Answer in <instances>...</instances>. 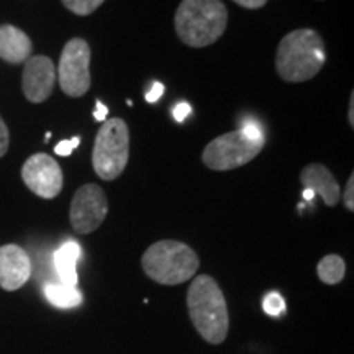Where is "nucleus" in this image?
Here are the masks:
<instances>
[{
    "mask_svg": "<svg viewBox=\"0 0 354 354\" xmlns=\"http://www.w3.org/2000/svg\"><path fill=\"white\" fill-rule=\"evenodd\" d=\"M189 317L198 335L210 344L227 339L230 315L227 300L216 281L210 276H197L187 290Z\"/></svg>",
    "mask_w": 354,
    "mask_h": 354,
    "instance_id": "nucleus-1",
    "label": "nucleus"
},
{
    "mask_svg": "<svg viewBox=\"0 0 354 354\" xmlns=\"http://www.w3.org/2000/svg\"><path fill=\"white\" fill-rule=\"evenodd\" d=\"M325 64V46L315 30L300 28L281 39L276 53V69L286 82H305Z\"/></svg>",
    "mask_w": 354,
    "mask_h": 354,
    "instance_id": "nucleus-2",
    "label": "nucleus"
},
{
    "mask_svg": "<svg viewBox=\"0 0 354 354\" xmlns=\"http://www.w3.org/2000/svg\"><path fill=\"white\" fill-rule=\"evenodd\" d=\"M228 10L221 0H183L174 17L176 33L190 48H205L221 38Z\"/></svg>",
    "mask_w": 354,
    "mask_h": 354,
    "instance_id": "nucleus-3",
    "label": "nucleus"
},
{
    "mask_svg": "<svg viewBox=\"0 0 354 354\" xmlns=\"http://www.w3.org/2000/svg\"><path fill=\"white\" fill-rule=\"evenodd\" d=\"M266 145L264 131L256 122H245L240 130L216 136L205 146L202 161L212 171H232L253 161Z\"/></svg>",
    "mask_w": 354,
    "mask_h": 354,
    "instance_id": "nucleus-4",
    "label": "nucleus"
},
{
    "mask_svg": "<svg viewBox=\"0 0 354 354\" xmlns=\"http://www.w3.org/2000/svg\"><path fill=\"white\" fill-rule=\"evenodd\" d=\"M141 266L146 276L158 284L177 286L196 276L201 261L196 251L185 243L162 240L145 251Z\"/></svg>",
    "mask_w": 354,
    "mask_h": 354,
    "instance_id": "nucleus-5",
    "label": "nucleus"
},
{
    "mask_svg": "<svg viewBox=\"0 0 354 354\" xmlns=\"http://www.w3.org/2000/svg\"><path fill=\"white\" fill-rule=\"evenodd\" d=\"M130 156V131L122 118L105 120L95 136L92 166L102 180H115L125 171Z\"/></svg>",
    "mask_w": 354,
    "mask_h": 354,
    "instance_id": "nucleus-6",
    "label": "nucleus"
},
{
    "mask_svg": "<svg viewBox=\"0 0 354 354\" xmlns=\"http://www.w3.org/2000/svg\"><path fill=\"white\" fill-rule=\"evenodd\" d=\"M91 46L86 39L73 38L66 43L57 66L59 87L69 97H82L91 88Z\"/></svg>",
    "mask_w": 354,
    "mask_h": 354,
    "instance_id": "nucleus-7",
    "label": "nucleus"
},
{
    "mask_svg": "<svg viewBox=\"0 0 354 354\" xmlns=\"http://www.w3.org/2000/svg\"><path fill=\"white\" fill-rule=\"evenodd\" d=\"M109 214V201L97 184H86L77 189L71 202L69 218L73 228L81 234L95 232Z\"/></svg>",
    "mask_w": 354,
    "mask_h": 354,
    "instance_id": "nucleus-8",
    "label": "nucleus"
},
{
    "mask_svg": "<svg viewBox=\"0 0 354 354\" xmlns=\"http://www.w3.org/2000/svg\"><path fill=\"white\" fill-rule=\"evenodd\" d=\"M21 179L26 187L41 198H55L63 189V171L51 156L33 154L21 167Z\"/></svg>",
    "mask_w": 354,
    "mask_h": 354,
    "instance_id": "nucleus-9",
    "label": "nucleus"
},
{
    "mask_svg": "<svg viewBox=\"0 0 354 354\" xmlns=\"http://www.w3.org/2000/svg\"><path fill=\"white\" fill-rule=\"evenodd\" d=\"M56 84L55 63L46 56L30 57L25 63L21 87L26 100L32 104H41L53 94Z\"/></svg>",
    "mask_w": 354,
    "mask_h": 354,
    "instance_id": "nucleus-10",
    "label": "nucleus"
},
{
    "mask_svg": "<svg viewBox=\"0 0 354 354\" xmlns=\"http://www.w3.org/2000/svg\"><path fill=\"white\" fill-rule=\"evenodd\" d=\"M32 276V261L19 245L0 246V287L3 290H19Z\"/></svg>",
    "mask_w": 354,
    "mask_h": 354,
    "instance_id": "nucleus-11",
    "label": "nucleus"
},
{
    "mask_svg": "<svg viewBox=\"0 0 354 354\" xmlns=\"http://www.w3.org/2000/svg\"><path fill=\"white\" fill-rule=\"evenodd\" d=\"M300 183L304 189L312 190L313 194L322 196L323 202L328 207H335L339 202V184L331 174L328 167L323 165H308L300 172Z\"/></svg>",
    "mask_w": 354,
    "mask_h": 354,
    "instance_id": "nucleus-12",
    "label": "nucleus"
},
{
    "mask_svg": "<svg viewBox=\"0 0 354 354\" xmlns=\"http://www.w3.org/2000/svg\"><path fill=\"white\" fill-rule=\"evenodd\" d=\"M33 44L28 35L13 25H0V57L7 63L19 64L30 59Z\"/></svg>",
    "mask_w": 354,
    "mask_h": 354,
    "instance_id": "nucleus-13",
    "label": "nucleus"
},
{
    "mask_svg": "<svg viewBox=\"0 0 354 354\" xmlns=\"http://www.w3.org/2000/svg\"><path fill=\"white\" fill-rule=\"evenodd\" d=\"M81 258V246L76 241H68L55 253V268L59 276L61 284L76 287L77 271L76 264Z\"/></svg>",
    "mask_w": 354,
    "mask_h": 354,
    "instance_id": "nucleus-14",
    "label": "nucleus"
},
{
    "mask_svg": "<svg viewBox=\"0 0 354 354\" xmlns=\"http://www.w3.org/2000/svg\"><path fill=\"white\" fill-rule=\"evenodd\" d=\"M44 295L48 302L57 308H74L82 304V294L76 287L64 284H46L44 286Z\"/></svg>",
    "mask_w": 354,
    "mask_h": 354,
    "instance_id": "nucleus-15",
    "label": "nucleus"
},
{
    "mask_svg": "<svg viewBox=\"0 0 354 354\" xmlns=\"http://www.w3.org/2000/svg\"><path fill=\"white\" fill-rule=\"evenodd\" d=\"M344 272H346V264H344L342 256L338 254L325 256L317 266L318 279H320L323 284H339L343 281Z\"/></svg>",
    "mask_w": 354,
    "mask_h": 354,
    "instance_id": "nucleus-16",
    "label": "nucleus"
},
{
    "mask_svg": "<svg viewBox=\"0 0 354 354\" xmlns=\"http://www.w3.org/2000/svg\"><path fill=\"white\" fill-rule=\"evenodd\" d=\"M104 2L105 0H63L64 7L79 17L91 15V13H94Z\"/></svg>",
    "mask_w": 354,
    "mask_h": 354,
    "instance_id": "nucleus-17",
    "label": "nucleus"
},
{
    "mask_svg": "<svg viewBox=\"0 0 354 354\" xmlns=\"http://www.w3.org/2000/svg\"><path fill=\"white\" fill-rule=\"evenodd\" d=\"M263 308L268 315L271 317H279L286 312V302L282 299V295H279L277 292H271L264 297Z\"/></svg>",
    "mask_w": 354,
    "mask_h": 354,
    "instance_id": "nucleus-18",
    "label": "nucleus"
},
{
    "mask_svg": "<svg viewBox=\"0 0 354 354\" xmlns=\"http://www.w3.org/2000/svg\"><path fill=\"white\" fill-rule=\"evenodd\" d=\"M79 143H81V138H77V136L73 140H64L56 146L55 151L56 154H59V156H69V154H73L74 149L77 148Z\"/></svg>",
    "mask_w": 354,
    "mask_h": 354,
    "instance_id": "nucleus-19",
    "label": "nucleus"
},
{
    "mask_svg": "<svg viewBox=\"0 0 354 354\" xmlns=\"http://www.w3.org/2000/svg\"><path fill=\"white\" fill-rule=\"evenodd\" d=\"M174 120L179 122V123H184L185 118L189 117L190 113H192V107L187 104V102H180V104H177L174 107Z\"/></svg>",
    "mask_w": 354,
    "mask_h": 354,
    "instance_id": "nucleus-20",
    "label": "nucleus"
},
{
    "mask_svg": "<svg viewBox=\"0 0 354 354\" xmlns=\"http://www.w3.org/2000/svg\"><path fill=\"white\" fill-rule=\"evenodd\" d=\"M354 174L349 176L348 179V184H346V189H344V207L349 212L354 210Z\"/></svg>",
    "mask_w": 354,
    "mask_h": 354,
    "instance_id": "nucleus-21",
    "label": "nucleus"
},
{
    "mask_svg": "<svg viewBox=\"0 0 354 354\" xmlns=\"http://www.w3.org/2000/svg\"><path fill=\"white\" fill-rule=\"evenodd\" d=\"M8 143H10V136H8V128L6 122L0 118V158L6 156L8 151Z\"/></svg>",
    "mask_w": 354,
    "mask_h": 354,
    "instance_id": "nucleus-22",
    "label": "nucleus"
},
{
    "mask_svg": "<svg viewBox=\"0 0 354 354\" xmlns=\"http://www.w3.org/2000/svg\"><path fill=\"white\" fill-rule=\"evenodd\" d=\"M162 94H165V86L161 82H154L153 87L146 92V102H149V104L151 102H158Z\"/></svg>",
    "mask_w": 354,
    "mask_h": 354,
    "instance_id": "nucleus-23",
    "label": "nucleus"
},
{
    "mask_svg": "<svg viewBox=\"0 0 354 354\" xmlns=\"http://www.w3.org/2000/svg\"><path fill=\"white\" fill-rule=\"evenodd\" d=\"M234 3L243 8H250V10H256V8L264 7L268 3V0H233Z\"/></svg>",
    "mask_w": 354,
    "mask_h": 354,
    "instance_id": "nucleus-24",
    "label": "nucleus"
},
{
    "mask_svg": "<svg viewBox=\"0 0 354 354\" xmlns=\"http://www.w3.org/2000/svg\"><path fill=\"white\" fill-rule=\"evenodd\" d=\"M107 113H109V109L105 107L104 104H102L100 100H97L95 104V112H94V118L97 122H105L107 120Z\"/></svg>",
    "mask_w": 354,
    "mask_h": 354,
    "instance_id": "nucleus-25",
    "label": "nucleus"
},
{
    "mask_svg": "<svg viewBox=\"0 0 354 354\" xmlns=\"http://www.w3.org/2000/svg\"><path fill=\"white\" fill-rule=\"evenodd\" d=\"M349 125H354V95L351 94V100H349Z\"/></svg>",
    "mask_w": 354,
    "mask_h": 354,
    "instance_id": "nucleus-26",
    "label": "nucleus"
},
{
    "mask_svg": "<svg viewBox=\"0 0 354 354\" xmlns=\"http://www.w3.org/2000/svg\"><path fill=\"white\" fill-rule=\"evenodd\" d=\"M313 197H315V194H313L312 190L304 189V198H305V201H313Z\"/></svg>",
    "mask_w": 354,
    "mask_h": 354,
    "instance_id": "nucleus-27",
    "label": "nucleus"
}]
</instances>
